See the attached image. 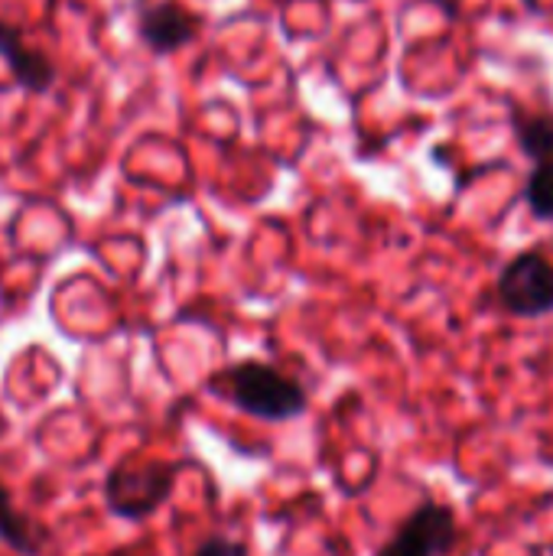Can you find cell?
I'll return each mask as SVG.
<instances>
[{
  "label": "cell",
  "instance_id": "obj_1",
  "mask_svg": "<svg viewBox=\"0 0 553 556\" xmlns=\"http://www.w3.org/2000/svg\"><path fill=\"white\" fill-rule=\"evenodd\" d=\"M209 391H215L231 407L264 424H290L310 410V394L297 378L254 358L218 371L209 381Z\"/></svg>",
  "mask_w": 553,
  "mask_h": 556
},
{
  "label": "cell",
  "instance_id": "obj_2",
  "mask_svg": "<svg viewBox=\"0 0 553 556\" xmlns=\"http://www.w3.org/2000/svg\"><path fill=\"white\" fill-rule=\"evenodd\" d=\"M179 463L166 459H121L104 479V505L121 521L153 518L173 495Z\"/></svg>",
  "mask_w": 553,
  "mask_h": 556
},
{
  "label": "cell",
  "instance_id": "obj_3",
  "mask_svg": "<svg viewBox=\"0 0 553 556\" xmlns=\"http://www.w3.org/2000/svg\"><path fill=\"white\" fill-rule=\"evenodd\" d=\"M495 296L508 316L541 319L553 313V261L541 251H525L512 257L495 283Z\"/></svg>",
  "mask_w": 553,
  "mask_h": 556
},
{
  "label": "cell",
  "instance_id": "obj_4",
  "mask_svg": "<svg viewBox=\"0 0 553 556\" xmlns=\"http://www.w3.org/2000/svg\"><path fill=\"white\" fill-rule=\"evenodd\" d=\"M460 541V521L450 505H417L375 556H447Z\"/></svg>",
  "mask_w": 553,
  "mask_h": 556
},
{
  "label": "cell",
  "instance_id": "obj_5",
  "mask_svg": "<svg viewBox=\"0 0 553 556\" xmlns=\"http://www.w3.org/2000/svg\"><path fill=\"white\" fill-rule=\"evenodd\" d=\"M199 16L179 0H137L134 29L153 55H169L199 36Z\"/></svg>",
  "mask_w": 553,
  "mask_h": 556
},
{
  "label": "cell",
  "instance_id": "obj_6",
  "mask_svg": "<svg viewBox=\"0 0 553 556\" xmlns=\"http://www.w3.org/2000/svg\"><path fill=\"white\" fill-rule=\"evenodd\" d=\"M0 62L10 75V81L23 91V94H49L55 88L59 68L55 59L49 52H42L39 46H33L23 29L13 20L0 16Z\"/></svg>",
  "mask_w": 553,
  "mask_h": 556
},
{
  "label": "cell",
  "instance_id": "obj_7",
  "mask_svg": "<svg viewBox=\"0 0 553 556\" xmlns=\"http://www.w3.org/2000/svg\"><path fill=\"white\" fill-rule=\"evenodd\" d=\"M46 541H49L46 528H39L29 515H23L13 505L10 489L0 482V544L10 547L16 556H39Z\"/></svg>",
  "mask_w": 553,
  "mask_h": 556
},
{
  "label": "cell",
  "instance_id": "obj_8",
  "mask_svg": "<svg viewBox=\"0 0 553 556\" xmlns=\"http://www.w3.org/2000/svg\"><path fill=\"white\" fill-rule=\"evenodd\" d=\"M515 134H518L521 150L535 163L553 160V111H544V114L515 111Z\"/></svg>",
  "mask_w": 553,
  "mask_h": 556
},
{
  "label": "cell",
  "instance_id": "obj_9",
  "mask_svg": "<svg viewBox=\"0 0 553 556\" xmlns=\"http://www.w3.org/2000/svg\"><path fill=\"white\" fill-rule=\"evenodd\" d=\"M525 202L535 218H541V222L553 218V160L535 163L528 186H525Z\"/></svg>",
  "mask_w": 553,
  "mask_h": 556
},
{
  "label": "cell",
  "instance_id": "obj_10",
  "mask_svg": "<svg viewBox=\"0 0 553 556\" xmlns=\"http://www.w3.org/2000/svg\"><path fill=\"white\" fill-rule=\"evenodd\" d=\"M192 556H248V547L241 541L225 538V534H212L192 551Z\"/></svg>",
  "mask_w": 553,
  "mask_h": 556
}]
</instances>
